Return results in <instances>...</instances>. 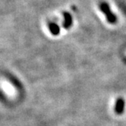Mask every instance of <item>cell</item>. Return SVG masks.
Listing matches in <instances>:
<instances>
[{
	"mask_svg": "<svg viewBox=\"0 0 126 126\" xmlns=\"http://www.w3.org/2000/svg\"><path fill=\"white\" fill-rule=\"evenodd\" d=\"M100 10L102 11V12H103V14L106 15L108 21L110 22V23H114V22L116 21L115 15H114L112 14V12H111L109 5H108L106 3H105V2L101 3L100 5Z\"/></svg>",
	"mask_w": 126,
	"mask_h": 126,
	"instance_id": "cell-1",
	"label": "cell"
},
{
	"mask_svg": "<svg viewBox=\"0 0 126 126\" xmlns=\"http://www.w3.org/2000/svg\"><path fill=\"white\" fill-rule=\"evenodd\" d=\"M63 16H64V21H63V28L65 29H68L71 28L72 24V17L70 15V13L64 12H63Z\"/></svg>",
	"mask_w": 126,
	"mask_h": 126,
	"instance_id": "cell-2",
	"label": "cell"
},
{
	"mask_svg": "<svg viewBox=\"0 0 126 126\" xmlns=\"http://www.w3.org/2000/svg\"><path fill=\"white\" fill-rule=\"evenodd\" d=\"M49 29L50 33L54 36H57L60 33V28L59 25L54 22H51L49 24Z\"/></svg>",
	"mask_w": 126,
	"mask_h": 126,
	"instance_id": "cell-3",
	"label": "cell"
},
{
	"mask_svg": "<svg viewBox=\"0 0 126 126\" xmlns=\"http://www.w3.org/2000/svg\"><path fill=\"white\" fill-rule=\"evenodd\" d=\"M123 109H124V101L122 99H119L117 101L115 105V112L118 114H120L123 112Z\"/></svg>",
	"mask_w": 126,
	"mask_h": 126,
	"instance_id": "cell-4",
	"label": "cell"
}]
</instances>
